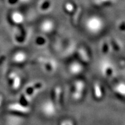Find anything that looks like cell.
<instances>
[{"instance_id": "6da1fadb", "label": "cell", "mask_w": 125, "mask_h": 125, "mask_svg": "<svg viewBox=\"0 0 125 125\" xmlns=\"http://www.w3.org/2000/svg\"><path fill=\"white\" fill-rule=\"evenodd\" d=\"M87 27L89 28L91 31L93 32H97L100 31L102 27L101 20L98 19V18H93L89 20L87 23Z\"/></svg>"}, {"instance_id": "7a4b0ae2", "label": "cell", "mask_w": 125, "mask_h": 125, "mask_svg": "<svg viewBox=\"0 0 125 125\" xmlns=\"http://www.w3.org/2000/svg\"><path fill=\"white\" fill-rule=\"evenodd\" d=\"M9 109L13 111H16L21 113H27L29 112L30 109L28 107L21 105L20 104H13L9 106Z\"/></svg>"}, {"instance_id": "3957f363", "label": "cell", "mask_w": 125, "mask_h": 125, "mask_svg": "<svg viewBox=\"0 0 125 125\" xmlns=\"http://www.w3.org/2000/svg\"><path fill=\"white\" fill-rule=\"evenodd\" d=\"M26 58V56L23 53H18L15 56V60L17 62H22Z\"/></svg>"}, {"instance_id": "277c9868", "label": "cell", "mask_w": 125, "mask_h": 125, "mask_svg": "<svg viewBox=\"0 0 125 125\" xmlns=\"http://www.w3.org/2000/svg\"><path fill=\"white\" fill-rule=\"evenodd\" d=\"M13 89H18V87H19L20 83H21V80H20V78L19 76L16 75L13 78Z\"/></svg>"}, {"instance_id": "5b68a950", "label": "cell", "mask_w": 125, "mask_h": 125, "mask_svg": "<svg viewBox=\"0 0 125 125\" xmlns=\"http://www.w3.org/2000/svg\"><path fill=\"white\" fill-rule=\"evenodd\" d=\"M12 19H13V20L15 22L20 23L23 20V16L20 13H15L12 15Z\"/></svg>"}, {"instance_id": "8992f818", "label": "cell", "mask_w": 125, "mask_h": 125, "mask_svg": "<svg viewBox=\"0 0 125 125\" xmlns=\"http://www.w3.org/2000/svg\"><path fill=\"white\" fill-rule=\"evenodd\" d=\"M95 90H96V94L97 96H101V93H100V87L98 86H96L95 87Z\"/></svg>"}, {"instance_id": "52a82bcc", "label": "cell", "mask_w": 125, "mask_h": 125, "mask_svg": "<svg viewBox=\"0 0 125 125\" xmlns=\"http://www.w3.org/2000/svg\"><path fill=\"white\" fill-rule=\"evenodd\" d=\"M2 97L0 96V105H1V103H2Z\"/></svg>"}]
</instances>
